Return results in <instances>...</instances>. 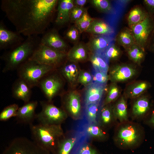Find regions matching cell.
Returning <instances> with one entry per match:
<instances>
[{
  "label": "cell",
  "mask_w": 154,
  "mask_h": 154,
  "mask_svg": "<svg viewBox=\"0 0 154 154\" xmlns=\"http://www.w3.org/2000/svg\"><path fill=\"white\" fill-rule=\"evenodd\" d=\"M32 88L22 79L18 78L13 82L12 88L13 98L21 100L24 103L30 101L32 95Z\"/></svg>",
  "instance_id": "cell-18"
},
{
  "label": "cell",
  "mask_w": 154,
  "mask_h": 154,
  "mask_svg": "<svg viewBox=\"0 0 154 154\" xmlns=\"http://www.w3.org/2000/svg\"><path fill=\"white\" fill-rule=\"evenodd\" d=\"M80 33L79 30L76 27H72L66 32L65 36L67 39L74 42L78 40Z\"/></svg>",
  "instance_id": "cell-42"
},
{
  "label": "cell",
  "mask_w": 154,
  "mask_h": 154,
  "mask_svg": "<svg viewBox=\"0 0 154 154\" xmlns=\"http://www.w3.org/2000/svg\"><path fill=\"white\" fill-rule=\"evenodd\" d=\"M58 1L2 0L1 6L16 31L27 37L45 32Z\"/></svg>",
  "instance_id": "cell-1"
},
{
  "label": "cell",
  "mask_w": 154,
  "mask_h": 154,
  "mask_svg": "<svg viewBox=\"0 0 154 154\" xmlns=\"http://www.w3.org/2000/svg\"><path fill=\"white\" fill-rule=\"evenodd\" d=\"M86 9L84 7L74 6L70 13V20L74 23L79 19L82 15Z\"/></svg>",
  "instance_id": "cell-41"
},
{
  "label": "cell",
  "mask_w": 154,
  "mask_h": 154,
  "mask_svg": "<svg viewBox=\"0 0 154 154\" xmlns=\"http://www.w3.org/2000/svg\"><path fill=\"white\" fill-rule=\"evenodd\" d=\"M149 103L148 98L143 97L138 99L133 106L132 112L135 116H139L145 114L149 110Z\"/></svg>",
  "instance_id": "cell-30"
},
{
  "label": "cell",
  "mask_w": 154,
  "mask_h": 154,
  "mask_svg": "<svg viewBox=\"0 0 154 154\" xmlns=\"http://www.w3.org/2000/svg\"><path fill=\"white\" fill-rule=\"evenodd\" d=\"M77 64L69 61L64 63L59 68V71L63 78L72 86L78 83V79L81 70Z\"/></svg>",
  "instance_id": "cell-16"
},
{
  "label": "cell",
  "mask_w": 154,
  "mask_h": 154,
  "mask_svg": "<svg viewBox=\"0 0 154 154\" xmlns=\"http://www.w3.org/2000/svg\"><path fill=\"white\" fill-rule=\"evenodd\" d=\"M148 47L150 50L154 52V32L150 40Z\"/></svg>",
  "instance_id": "cell-46"
},
{
  "label": "cell",
  "mask_w": 154,
  "mask_h": 154,
  "mask_svg": "<svg viewBox=\"0 0 154 154\" xmlns=\"http://www.w3.org/2000/svg\"><path fill=\"white\" fill-rule=\"evenodd\" d=\"M1 154H50L33 140L25 137L13 139Z\"/></svg>",
  "instance_id": "cell-7"
},
{
  "label": "cell",
  "mask_w": 154,
  "mask_h": 154,
  "mask_svg": "<svg viewBox=\"0 0 154 154\" xmlns=\"http://www.w3.org/2000/svg\"><path fill=\"white\" fill-rule=\"evenodd\" d=\"M136 73V70L132 66L117 65L111 68L108 77L112 82L115 83L127 81L134 77Z\"/></svg>",
  "instance_id": "cell-13"
},
{
  "label": "cell",
  "mask_w": 154,
  "mask_h": 154,
  "mask_svg": "<svg viewBox=\"0 0 154 154\" xmlns=\"http://www.w3.org/2000/svg\"><path fill=\"white\" fill-rule=\"evenodd\" d=\"M42 110L36 114V119L39 123L47 125H61L65 121L68 115L62 108L55 106L52 101L40 102Z\"/></svg>",
  "instance_id": "cell-6"
},
{
  "label": "cell",
  "mask_w": 154,
  "mask_h": 154,
  "mask_svg": "<svg viewBox=\"0 0 154 154\" xmlns=\"http://www.w3.org/2000/svg\"><path fill=\"white\" fill-rule=\"evenodd\" d=\"M150 86L149 84L146 82H137L132 84L128 87L126 93L130 97H137L145 92Z\"/></svg>",
  "instance_id": "cell-27"
},
{
  "label": "cell",
  "mask_w": 154,
  "mask_h": 154,
  "mask_svg": "<svg viewBox=\"0 0 154 154\" xmlns=\"http://www.w3.org/2000/svg\"><path fill=\"white\" fill-rule=\"evenodd\" d=\"M21 35L17 31L9 29L3 22L0 23V49L7 50L19 45L24 40Z\"/></svg>",
  "instance_id": "cell-11"
},
{
  "label": "cell",
  "mask_w": 154,
  "mask_h": 154,
  "mask_svg": "<svg viewBox=\"0 0 154 154\" xmlns=\"http://www.w3.org/2000/svg\"><path fill=\"white\" fill-rule=\"evenodd\" d=\"M85 32L95 35H112L114 33V30L106 22L94 19Z\"/></svg>",
  "instance_id": "cell-22"
},
{
  "label": "cell",
  "mask_w": 154,
  "mask_h": 154,
  "mask_svg": "<svg viewBox=\"0 0 154 154\" xmlns=\"http://www.w3.org/2000/svg\"><path fill=\"white\" fill-rule=\"evenodd\" d=\"M93 72L92 83L106 85L109 78L107 72L94 69Z\"/></svg>",
  "instance_id": "cell-39"
},
{
  "label": "cell",
  "mask_w": 154,
  "mask_h": 154,
  "mask_svg": "<svg viewBox=\"0 0 154 154\" xmlns=\"http://www.w3.org/2000/svg\"><path fill=\"white\" fill-rule=\"evenodd\" d=\"M149 13L147 11L138 6L131 10L127 17V21L130 27L140 23L147 17Z\"/></svg>",
  "instance_id": "cell-24"
},
{
  "label": "cell",
  "mask_w": 154,
  "mask_h": 154,
  "mask_svg": "<svg viewBox=\"0 0 154 154\" xmlns=\"http://www.w3.org/2000/svg\"><path fill=\"white\" fill-rule=\"evenodd\" d=\"M102 53L106 59L110 62V60H116L120 56L121 52L114 42Z\"/></svg>",
  "instance_id": "cell-36"
},
{
  "label": "cell",
  "mask_w": 154,
  "mask_h": 154,
  "mask_svg": "<svg viewBox=\"0 0 154 154\" xmlns=\"http://www.w3.org/2000/svg\"><path fill=\"white\" fill-rule=\"evenodd\" d=\"M106 85L92 83L86 87L84 95L85 105L100 102Z\"/></svg>",
  "instance_id": "cell-19"
},
{
  "label": "cell",
  "mask_w": 154,
  "mask_h": 154,
  "mask_svg": "<svg viewBox=\"0 0 154 154\" xmlns=\"http://www.w3.org/2000/svg\"><path fill=\"white\" fill-rule=\"evenodd\" d=\"M58 69H56L44 76L39 82V88L47 100L51 102L60 94L63 88V77Z\"/></svg>",
  "instance_id": "cell-8"
},
{
  "label": "cell",
  "mask_w": 154,
  "mask_h": 154,
  "mask_svg": "<svg viewBox=\"0 0 154 154\" xmlns=\"http://www.w3.org/2000/svg\"><path fill=\"white\" fill-rule=\"evenodd\" d=\"M73 1L74 6L84 7V6L86 3L87 1L86 0H76Z\"/></svg>",
  "instance_id": "cell-45"
},
{
  "label": "cell",
  "mask_w": 154,
  "mask_h": 154,
  "mask_svg": "<svg viewBox=\"0 0 154 154\" xmlns=\"http://www.w3.org/2000/svg\"><path fill=\"white\" fill-rule=\"evenodd\" d=\"M19 107L16 104H13L5 107L0 114V120L6 121L12 117H16Z\"/></svg>",
  "instance_id": "cell-35"
},
{
  "label": "cell",
  "mask_w": 154,
  "mask_h": 154,
  "mask_svg": "<svg viewBox=\"0 0 154 154\" xmlns=\"http://www.w3.org/2000/svg\"><path fill=\"white\" fill-rule=\"evenodd\" d=\"M92 76L90 73L81 70L78 76V83L86 87L92 82Z\"/></svg>",
  "instance_id": "cell-40"
},
{
  "label": "cell",
  "mask_w": 154,
  "mask_h": 154,
  "mask_svg": "<svg viewBox=\"0 0 154 154\" xmlns=\"http://www.w3.org/2000/svg\"><path fill=\"white\" fill-rule=\"evenodd\" d=\"M61 125L40 123L30 125L33 140L52 154L65 135Z\"/></svg>",
  "instance_id": "cell-3"
},
{
  "label": "cell",
  "mask_w": 154,
  "mask_h": 154,
  "mask_svg": "<svg viewBox=\"0 0 154 154\" xmlns=\"http://www.w3.org/2000/svg\"><path fill=\"white\" fill-rule=\"evenodd\" d=\"M86 129L88 135L93 139L97 140H102L106 136V133L98 123L90 124Z\"/></svg>",
  "instance_id": "cell-33"
},
{
  "label": "cell",
  "mask_w": 154,
  "mask_h": 154,
  "mask_svg": "<svg viewBox=\"0 0 154 154\" xmlns=\"http://www.w3.org/2000/svg\"><path fill=\"white\" fill-rule=\"evenodd\" d=\"M67 53L60 52L40 43L29 60L57 69L64 63Z\"/></svg>",
  "instance_id": "cell-5"
},
{
  "label": "cell",
  "mask_w": 154,
  "mask_h": 154,
  "mask_svg": "<svg viewBox=\"0 0 154 154\" xmlns=\"http://www.w3.org/2000/svg\"><path fill=\"white\" fill-rule=\"evenodd\" d=\"M151 121V122L154 125V111L153 112Z\"/></svg>",
  "instance_id": "cell-47"
},
{
  "label": "cell",
  "mask_w": 154,
  "mask_h": 154,
  "mask_svg": "<svg viewBox=\"0 0 154 154\" xmlns=\"http://www.w3.org/2000/svg\"><path fill=\"white\" fill-rule=\"evenodd\" d=\"M114 41V38L112 35H95L91 39L87 45L92 53H102Z\"/></svg>",
  "instance_id": "cell-20"
},
{
  "label": "cell",
  "mask_w": 154,
  "mask_h": 154,
  "mask_svg": "<svg viewBox=\"0 0 154 154\" xmlns=\"http://www.w3.org/2000/svg\"><path fill=\"white\" fill-rule=\"evenodd\" d=\"M38 35L27 37L20 44L7 50L1 58L5 62L3 73L16 70L29 60L40 42Z\"/></svg>",
  "instance_id": "cell-2"
},
{
  "label": "cell",
  "mask_w": 154,
  "mask_h": 154,
  "mask_svg": "<svg viewBox=\"0 0 154 154\" xmlns=\"http://www.w3.org/2000/svg\"><path fill=\"white\" fill-rule=\"evenodd\" d=\"M42 35L40 38V44L60 52L67 53V45L56 30L52 29L46 31Z\"/></svg>",
  "instance_id": "cell-12"
},
{
  "label": "cell",
  "mask_w": 154,
  "mask_h": 154,
  "mask_svg": "<svg viewBox=\"0 0 154 154\" xmlns=\"http://www.w3.org/2000/svg\"><path fill=\"white\" fill-rule=\"evenodd\" d=\"M118 43L126 50L136 44L135 38L131 30L124 29L119 33L117 38Z\"/></svg>",
  "instance_id": "cell-26"
},
{
  "label": "cell",
  "mask_w": 154,
  "mask_h": 154,
  "mask_svg": "<svg viewBox=\"0 0 154 154\" xmlns=\"http://www.w3.org/2000/svg\"><path fill=\"white\" fill-rule=\"evenodd\" d=\"M38 104L37 101H29L19 107L15 117L17 122L29 125L33 124L36 118L35 111Z\"/></svg>",
  "instance_id": "cell-14"
},
{
  "label": "cell",
  "mask_w": 154,
  "mask_h": 154,
  "mask_svg": "<svg viewBox=\"0 0 154 154\" xmlns=\"http://www.w3.org/2000/svg\"><path fill=\"white\" fill-rule=\"evenodd\" d=\"M87 45L82 43L75 44L67 53L68 60L78 63L86 60L89 57V52Z\"/></svg>",
  "instance_id": "cell-21"
},
{
  "label": "cell",
  "mask_w": 154,
  "mask_h": 154,
  "mask_svg": "<svg viewBox=\"0 0 154 154\" xmlns=\"http://www.w3.org/2000/svg\"><path fill=\"white\" fill-rule=\"evenodd\" d=\"M100 102L91 103L85 105L86 117L90 124L97 123Z\"/></svg>",
  "instance_id": "cell-29"
},
{
  "label": "cell",
  "mask_w": 154,
  "mask_h": 154,
  "mask_svg": "<svg viewBox=\"0 0 154 154\" xmlns=\"http://www.w3.org/2000/svg\"><path fill=\"white\" fill-rule=\"evenodd\" d=\"M109 104L103 105L100 111L98 121L100 124L103 126L109 125L112 120V109Z\"/></svg>",
  "instance_id": "cell-32"
},
{
  "label": "cell",
  "mask_w": 154,
  "mask_h": 154,
  "mask_svg": "<svg viewBox=\"0 0 154 154\" xmlns=\"http://www.w3.org/2000/svg\"><path fill=\"white\" fill-rule=\"evenodd\" d=\"M112 109L113 115L120 121H123L127 119V105L123 97L119 100Z\"/></svg>",
  "instance_id": "cell-28"
},
{
  "label": "cell",
  "mask_w": 154,
  "mask_h": 154,
  "mask_svg": "<svg viewBox=\"0 0 154 154\" xmlns=\"http://www.w3.org/2000/svg\"><path fill=\"white\" fill-rule=\"evenodd\" d=\"M91 2L95 7L102 12L109 13L113 11L111 4L108 0H93Z\"/></svg>",
  "instance_id": "cell-38"
},
{
  "label": "cell",
  "mask_w": 154,
  "mask_h": 154,
  "mask_svg": "<svg viewBox=\"0 0 154 154\" xmlns=\"http://www.w3.org/2000/svg\"><path fill=\"white\" fill-rule=\"evenodd\" d=\"M143 3L148 13L154 15V0H144Z\"/></svg>",
  "instance_id": "cell-44"
},
{
  "label": "cell",
  "mask_w": 154,
  "mask_h": 154,
  "mask_svg": "<svg viewBox=\"0 0 154 154\" xmlns=\"http://www.w3.org/2000/svg\"><path fill=\"white\" fill-rule=\"evenodd\" d=\"M90 60L93 69L107 72L109 69V62L102 53H92Z\"/></svg>",
  "instance_id": "cell-25"
},
{
  "label": "cell",
  "mask_w": 154,
  "mask_h": 154,
  "mask_svg": "<svg viewBox=\"0 0 154 154\" xmlns=\"http://www.w3.org/2000/svg\"><path fill=\"white\" fill-rule=\"evenodd\" d=\"M78 154H98L96 150L90 145L86 144L80 149Z\"/></svg>",
  "instance_id": "cell-43"
},
{
  "label": "cell",
  "mask_w": 154,
  "mask_h": 154,
  "mask_svg": "<svg viewBox=\"0 0 154 154\" xmlns=\"http://www.w3.org/2000/svg\"><path fill=\"white\" fill-rule=\"evenodd\" d=\"M130 27L136 44L145 50L154 32V16L149 13L143 21Z\"/></svg>",
  "instance_id": "cell-9"
},
{
  "label": "cell",
  "mask_w": 154,
  "mask_h": 154,
  "mask_svg": "<svg viewBox=\"0 0 154 154\" xmlns=\"http://www.w3.org/2000/svg\"><path fill=\"white\" fill-rule=\"evenodd\" d=\"M77 140L76 137H67L64 135L52 154H70Z\"/></svg>",
  "instance_id": "cell-23"
},
{
  "label": "cell",
  "mask_w": 154,
  "mask_h": 154,
  "mask_svg": "<svg viewBox=\"0 0 154 154\" xmlns=\"http://www.w3.org/2000/svg\"><path fill=\"white\" fill-rule=\"evenodd\" d=\"M139 134L134 125H127L121 127L117 133V138L123 146L131 147L137 142Z\"/></svg>",
  "instance_id": "cell-15"
},
{
  "label": "cell",
  "mask_w": 154,
  "mask_h": 154,
  "mask_svg": "<svg viewBox=\"0 0 154 154\" xmlns=\"http://www.w3.org/2000/svg\"><path fill=\"white\" fill-rule=\"evenodd\" d=\"M129 58L135 62L139 64L145 56V50L135 44L127 50Z\"/></svg>",
  "instance_id": "cell-31"
},
{
  "label": "cell",
  "mask_w": 154,
  "mask_h": 154,
  "mask_svg": "<svg viewBox=\"0 0 154 154\" xmlns=\"http://www.w3.org/2000/svg\"><path fill=\"white\" fill-rule=\"evenodd\" d=\"M62 108L68 116L74 120L82 118L80 96L77 91H73L61 95Z\"/></svg>",
  "instance_id": "cell-10"
},
{
  "label": "cell",
  "mask_w": 154,
  "mask_h": 154,
  "mask_svg": "<svg viewBox=\"0 0 154 154\" xmlns=\"http://www.w3.org/2000/svg\"><path fill=\"white\" fill-rule=\"evenodd\" d=\"M56 68L29 60L17 70L19 78L26 82L32 88L37 86L41 79L46 75Z\"/></svg>",
  "instance_id": "cell-4"
},
{
  "label": "cell",
  "mask_w": 154,
  "mask_h": 154,
  "mask_svg": "<svg viewBox=\"0 0 154 154\" xmlns=\"http://www.w3.org/2000/svg\"><path fill=\"white\" fill-rule=\"evenodd\" d=\"M94 19L89 15L86 10L82 17L75 23L80 33L86 31Z\"/></svg>",
  "instance_id": "cell-34"
},
{
  "label": "cell",
  "mask_w": 154,
  "mask_h": 154,
  "mask_svg": "<svg viewBox=\"0 0 154 154\" xmlns=\"http://www.w3.org/2000/svg\"><path fill=\"white\" fill-rule=\"evenodd\" d=\"M120 93L119 90L115 83H113L109 86L103 105L109 104L116 100Z\"/></svg>",
  "instance_id": "cell-37"
},
{
  "label": "cell",
  "mask_w": 154,
  "mask_h": 154,
  "mask_svg": "<svg viewBox=\"0 0 154 154\" xmlns=\"http://www.w3.org/2000/svg\"><path fill=\"white\" fill-rule=\"evenodd\" d=\"M57 5V14L55 23L57 26H61L70 21V12L74 6L72 0H58Z\"/></svg>",
  "instance_id": "cell-17"
}]
</instances>
